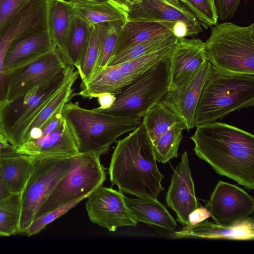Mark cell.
Returning <instances> with one entry per match:
<instances>
[{"label":"cell","mask_w":254,"mask_h":254,"mask_svg":"<svg viewBox=\"0 0 254 254\" xmlns=\"http://www.w3.org/2000/svg\"><path fill=\"white\" fill-rule=\"evenodd\" d=\"M190 137L196 156L215 172L249 190L254 188V136L216 121L196 127Z\"/></svg>","instance_id":"6da1fadb"},{"label":"cell","mask_w":254,"mask_h":254,"mask_svg":"<svg viewBox=\"0 0 254 254\" xmlns=\"http://www.w3.org/2000/svg\"><path fill=\"white\" fill-rule=\"evenodd\" d=\"M152 144L142 122L120 139L112 154L110 180L119 191L137 197L157 199L164 189Z\"/></svg>","instance_id":"7a4b0ae2"},{"label":"cell","mask_w":254,"mask_h":254,"mask_svg":"<svg viewBox=\"0 0 254 254\" xmlns=\"http://www.w3.org/2000/svg\"><path fill=\"white\" fill-rule=\"evenodd\" d=\"M62 115L79 153L99 156L108 153L120 136L132 131L142 122L141 118L120 117L72 102L65 104Z\"/></svg>","instance_id":"3957f363"},{"label":"cell","mask_w":254,"mask_h":254,"mask_svg":"<svg viewBox=\"0 0 254 254\" xmlns=\"http://www.w3.org/2000/svg\"><path fill=\"white\" fill-rule=\"evenodd\" d=\"M254 105V74L223 72L213 66L197 103L194 127Z\"/></svg>","instance_id":"277c9868"},{"label":"cell","mask_w":254,"mask_h":254,"mask_svg":"<svg viewBox=\"0 0 254 254\" xmlns=\"http://www.w3.org/2000/svg\"><path fill=\"white\" fill-rule=\"evenodd\" d=\"M207 61L220 71L254 74V23L225 22L212 26L204 42Z\"/></svg>","instance_id":"5b68a950"},{"label":"cell","mask_w":254,"mask_h":254,"mask_svg":"<svg viewBox=\"0 0 254 254\" xmlns=\"http://www.w3.org/2000/svg\"><path fill=\"white\" fill-rule=\"evenodd\" d=\"M72 65L49 83L0 106V133L16 148L24 141L29 129L47 103L63 85Z\"/></svg>","instance_id":"8992f818"},{"label":"cell","mask_w":254,"mask_h":254,"mask_svg":"<svg viewBox=\"0 0 254 254\" xmlns=\"http://www.w3.org/2000/svg\"><path fill=\"white\" fill-rule=\"evenodd\" d=\"M169 86V58L149 69L115 95V101L110 108L99 111L120 117L143 118L155 104L161 101L168 91Z\"/></svg>","instance_id":"52a82bcc"},{"label":"cell","mask_w":254,"mask_h":254,"mask_svg":"<svg viewBox=\"0 0 254 254\" xmlns=\"http://www.w3.org/2000/svg\"><path fill=\"white\" fill-rule=\"evenodd\" d=\"M106 180L100 156L90 153L73 156L69 171L57 184L34 219L81 198H87Z\"/></svg>","instance_id":"ba28073f"},{"label":"cell","mask_w":254,"mask_h":254,"mask_svg":"<svg viewBox=\"0 0 254 254\" xmlns=\"http://www.w3.org/2000/svg\"><path fill=\"white\" fill-rule=\"evenodd\" d=\"M72 157H32L34 168L21 193L18 234L25 233L42 205L69 171Z\"/></svg>","instance_id":"9c48e42d"},{"label":"cell","mask_w":254,"mask_h":254,"mask_svg":"<svg viewBox=\"0 0 254 254\" xmlns=\"http://www.w3.org/2000/svg\"><path fill=\"white\" fill-rule=\"evenodd\" d=\"M68 64L55 49L34 61L7 73L6 100L12 101L32 89L49 83Z\"/></svg>","instance_id":"30bf717a"},{"label":"cell","mask_w":254,"mask_h":254,"mask_svg":"<svg viewBox=\"0 0 254 254\" xmlns=\"http://www.w3.org/2000/svg\"><path fill=\"white\" fill-rule=\"evenodd\" d=\"M125 195L112 188L99 187L87 197L88 216L94 224L114 232L124 226L136 227L138 221L128 207Z\"/></svg>","instance_id":"8fae6325"},{"label":"cell","mask_w":254,"mask_h":254,"mask_svg":"<svg viewBox=\"0 0 254 254\" xmlns=\"http://www.w3.org/2000/svg\"><path fill=\"white\" fill-rule=\"evenodd\" d=\"M215 223L233 225L247 219L254 210V199L242 188L218 181L206 204Z\"/></svg>","instance_id":"7c38bea8"},{"label":"cell","mask_w":254,"mask_h":254,"mask_svg":"<svg viewBox=\"0 0 254 254\" xmlns=\"http://www.w3.org/2000/svg\"><path fill=\"white\" fill-rule=\"evenodd\" d=\"M207 61L204 42L200 39H178L169 57L168 91L185 85Z\"/></svg>","instance_id":"4fadbf2b"},{"label":"cell","mask_w":254,"mask_h":254,"mask_svg":"<svg viewBox=\"0 0 254 254\" xmlns=\"http://www.w3.org/2000/svg\"><path fill=\"white\" fill-rule=\"evenodd\" d=\"M213 66L207 61L185 85L168 91L161 102L180 118L188 131L194 127V115L202 88Z\"/></svg>","instance_id":"5bb4252c"},{"label":"cell","mask_w":254,"mask_h":254,"mask_svg":"<svg viewBox=\"0 0 254 254\" xmlns=\"http://www.w3.org/2000/svg\"><path fill=\"white\" fill-rule=\"evenodd\" d=\"M166 201L176 213L177 221L184 226L189 224V214L198 207L186 151L174 170Z\"/></svg>","instance_id":"9a60e30c"},{"label":"cell","mask_w":254,"mask_h":254,"mask_svg":"<svg viewBox=\"0 0 254 254\" xmlns=\"http://www.w3.org/2000/svg\"><path fill=\"white\" fill-rule=\"evenodd\" d=\"M47 29L27 34L14 40L6 52L4 67L7 73L55 50Z\"/></svg>","instance_id":"2e32d148"},{"label":"cell","mask_w":254,"mask_h":254,"mask_svg":"<svg viewBox=\"0 0 254 254\" xmlns=\"http://www.w3.org/2000/svg\"><path fill=\"white\" fill-rule=\"evenodd\" d=\"M16 152L32 158L70 157L79 153L76 142L64 120L56 130L23 144Z\"/></svg>","instance_id":"e0dca14e"},{"label":"cell","mask_w":254,"mask_h":254,"mask_svg":"<svg viewBox=\"0 0 254 254\" xmlns=\"http://www.w3.org/2000/svg\"><path fill=\"white\" fill-rule=\"evenodd\" d=\"M171 237L176 239L200 238L253 240L254 221L253 217H249L235 225L225 226L205 220L195 225L185 226L182 230L174 231L172 234Z\"/></svg>","instance_id":"ac0fdd59"},{"label":"cell","mask_w":254,"mask_h":254,"mask_svg":"<svg viewBox=\"0 0 254 254\" xmlns=\"http://www.w3.org/2000/svg\"><path fill=\"white\" fill-rule=\"evenodd\" d=\"M128 18L172 23L182 21L189 25L196 36L203 31L201 23L190 11L180 10L162 0H142L130 6Z\"/></svg>","instance_id":"d6986e66"},{"label":"cell","mask_w":254,"mask_h":254,"mask_svg":"<svg viewBox=\"0 0 254 254\" xmlns=\"http://www.w3.org/2000/svg\"><path fill=\"white\" fill-rule=\"evenodd\" d=\"M175 23L128 18L122 26L112 56L157 36L173 33Z\"/></svg>","instance_id":"ffe728a7"},{"label":"cell","mask_w":254,"mask_h":254,"mask_svg":"<svg viewBox=\"0 0 254 254\" xmlns=\"http://www.w3.org/2000/svg\"><path fill=\"white\" fill-rule=\"evenodd\" d=\"M74 14L69 1L47 0V30L54 48L59 52L64 60L66 40Z\"/></svg>","instance_id":"44dd1931"},{"label":"cell","mask_w":254,"mask_h":254,"mask_svg":"<svg viewBox=\"0 0 254 254\" xmlns=\"http://www.w3.org/2000/svg\"><path fill=\"white\" fill-rule=\"evenodd\" d=\"M75 15L89 26L108 22H126L128 13L109 0L69 1Z\"/></svg>","instance_id":"7402d4cb"},{"label":"cell","mask_w":254,"mask_h":254,"mask_svg":"<svg viewBox=\"0 0 254 254\" xmlns=\"http://www.w3.org/2000/svg\"><path fill=\"white\" fill-rule=\"evenodd\" d=\"M126 202L138 222L174 231L176 221L166 207L157 199L125 196Z\"/></svg>","instance_id":"603a6c76"},{"label":"cell","mask_w":254,"mask_h":254,"mask_svg":"<svg viewBox=\"0 0 254 254\" xmlns=\"http://www.w3.org/2000/svg\"><path fill=\"white\" fill-rule=\"evenodd\" d=\"M34 168V159L16 153L0 157V174L12 193H22Z\"/></svg>","instance_id":"cb8c5ba5"},{"label":"cell","mask_w":254,"mask_h":254,"mask_svg":"<svg viewBox=\"0 0 254 254\" xmlns=\"http://www.w3.org/2000/svg\"><path fill=\"white\" fill-rule=\"evenodd\" d=\"M129 83L118 66H107L86 84L76 95L85 98H97L103 93L116 95Z\"/></svg>","instance_id":"d4e9b609"},{"label":"cell","mask_w":254,"mask_h":254,"mask_svg":"<svg viewBox=\"0 0 254 254\" xmlns=\"http://www.w3.org/2000/svg\"><path fill=\"white\" fill-rule=\"evenodd\" d=\"M179 122V117L161 101L155 104L142 120L152 143Z\"/></svg>","instance_id":"484cf974"},{"label":"cell","mask_w":254,"mask_h":254,"mask_svg":"<svg viewBox=\"0 0 254 254\" xmlns=\"http://www.w3.org/2000/svg\"><path fill=\"white\" fill-rule=\"evenodd\" d=\"M78 75V70H75L74 66L72 65L63 85L40 112L31 125L29 130L33 128L41 129L48 120L62 111L65 104L72 95V86Z\"/></svg>","instance_id":"4316f807"},{"label":"cell","mask_w":254,"mask_h":254,"mask_svg":"<svg viewBox=\"0 0 254 254\" xmlns=\"http://www.w3.org/2000/svg\"><path fill=\"white\" fill-rule=\"evenodd\" d=\"M175 44L117 65L129 84L154 66L169 58Z\"/></svg>","instance_id":"83f0119b"},{"label":"cell","mask_w":254,"mask_h":254,"mask_svg":"<svg viewBox=\"0 0 254 254\" xmlns=\"http://www.w3.org/2000/svg\"><path fill=\"white\" fill-rule=\"evenodd\" d=\"M125 22H108L96 25L99 36V56L93 77L107 66L115 51L122 26Z\"/></svg>","instance_id":"f1b7e54d"},{"label":"cell","mask_w":254,"mask_h":254,"mask_svg":"<svg viewBox=\"0 0 254 254\" xmlns=\"http://www.w3.org/2000/svg\"><path fill=\"white\" fill-rule=\"evenodd\" d=\"M178 38L173 33L157 36L137 44L113 56L107 66L116 65L174 44Z\"/></svg>","instance_id":"f546056e"},{"label":"cell","mask_w":254,"mask_h":254,"mask_svg":"<svg viewBox=\"0 0 254 254\" xmlns=\"http://www.w3.org/2000/svg\"><path fill=\"white\" fill-rule=\"evenodd\" d=\"M89 28V26L75 14L66 40L64 60L67 64L74 66L77 70Z\"/></svg>","instance_id":"4dcf8cb0"},{"label":"cell","mask_w":254,"mask_h":254,"mask_svg":"<svg viewBox=\"0 0 254 254\" xmlns=\"http://www.w3.org/2000/svg\"><path fill=\"white\" fill-rule=\"evenodd\" d=\"M184 125L177 122L156 141L152 143L157 161L165 164L170 159L178 157V151L183 138Z\"/></svg>","instance_id":"1f68e13d"},{"label":"cell","mask_w":254,"mask_h":254,"mask_svg":"<svg viewBox=\"0 0 254 254\" xmlns=\"http://www.w3.org/2000/svg\"><path fill=\"white\" fill-rule=\"evenodd\" d=\"M99 56V36L96 25L89 26L82 48L79 68V75L83 85L93 77Z\"/></svg>","instance_id":"d6a6232c"},{"label":"cell","mask_w":254,"mask_h":254,"mask_svg":"<svg viewBox=\"0 0 254 254\" xmlns=\"http://www.w3.org/2000/svg\"><path fill=\"white\" fill-rule=\"evenodd\" d=\"M21 207V193L0 200V236L18 234Z\"/></svg>","instance_id":"836d02e7"},{"label":"cell","mask_w":254,"mask_h":254,"mask_svg":"<svg viewBox=\"0 0 254 254\" xmlns=\"http://www.w3.org/2000/svg\"><path fill=\"white\" fill-rule=\"evenodd\" d=\"M205 28L217 24L218 15L212 0H179Z\"/></svg>","instance_id":"e575fe53"},{"label":"cell","mask_w":254,"mask_h":254,"mask_svg":"<svg viewBox=\"0 0 254 254\" xmlns=\"http://www.w3.org/2000/svg\"><path fill=\"white\" fill-rule=\"evenodd\" d=\"M85 198H81L71 202L34 219L27 228L25 234L27 236H31L39 233L47 225L64 214Z\"/></svg>","instance_id":"d590c367"},{"label":"cell","mask_w":254,"mask_h":254,"mask_svg":"<svg viewBox=\"0 0 254 254\" xmlns=\"http://www.w3.org/2000/svg\"><path fill=\"white\" fill-rule=\"evenodd\" d=\"M31 0H0V34Z\"/></svg>","instance_id":"8d00e7d4"},{"label":"cell","mask_w":254,"mask_h":254,"mask_svg":"<svg viewBox=\"0 0 254 254\" xmlns=\"http://www.w3.org/2000/svg\"><path fill=\"white\" fill-rule=\"evenodd\" d=\"M241 0H216L218 17L221 20L230 18L237 10Z\"/></svg>","instance_id":"74e56055"},{"label":"cell","mask_w":254,"mask_h":254,"mask_svg":"<svg viewBox=\"0 0 254 254\" xmlns=\"http://www.w3.org/2000/svg\"><path fill=\"white\" fill-rule=\"evenodd\" d=\"M211 216V214L207 208L198 207L193 210L189 215L188 226L199 224Z\"/></svg>","instance_id":"f35d334b"},{"label":"cell","mask_w":254,"mask_h":254,"mask_svg":"<svg viewBox=\"0 0 254 254\" xmlns=\"http://www.w3.org/2000/svg\"><path fill=\"white\" fill-rule=\"evenodd\" d=\"M62 111L48 120L41 127L42 137L48 135L56 130L64 122Z\"/></svg>","instance_id":"ab89813d"},{"label":"cell","mask_w":254,"mask_h":254,"mask_svg":"<svg viewBox=\"0 0 254 254\" xmlns=\"http://www.w3.org/2000/svg\"><path fill=\"white\" fill-rule=\"evenodd\" d=\"M97 98L100 106L94 109L97 111L104 110L110 108L116 99L115 95L110 93H103L98 95Z\"/></svg>","instance_id":"60d3db41"},{"label":"cell","mask_w":254,"mask_h":254,"mask_svg":"<svg viewBox=\"0 0 254 254\" xmlns=\"http://www.w3.org/2000/svg\"><path fill=\"white\" fill-rule=\"evenodd\" d=\"M17 148L10 144L0 133V157L17 153Z\"/></svg>","instance_id":"b9f144b4"},{"label":"cell","mask_w":254,"mask_h":254,"mask_svg":"<svg viewBox=\"0 0 254 254\" xmlns=\"http://www.w3.org/2000/svg\"><path fill=\"white\" fill-rule=\"evenodd\" d=\"M12 193L0 174V200L6 198Z\"/></svg>","instance_id":"7bdbcfd3"},{"label":"cell","mask_w":254,"mask_h":254,"mask_svg":"<svg viewBox=\"0 0 254 254\" xmlns=\"http://www.w3.org/2000/svg\"><path fill=\"white\" fill-rule=\"evenodd\" d=\"M115 3L120 7L127 12L128 13L130 10V6L127 2V0H109Z\"/></svg>","instance_id":"ee69618b"},{"label":"cell","mask_w":254,"mask_h":254,"mask_svg":"<svg viewBox=\"0 0 254 254\" xmlns=\"http://www.w3.org/2000/svg\"><path fill=\"white\" fill-rule=\"evenodd\" d=\"M142 0H127L130 6L139 3Z\"/></svg>","instance_id":"f6af8a7d"},{"label":"cell","mask_w":254,"mask_h":254,"mask_svg":"<svg viewBox=\"0 0 254 254\" xmlns=\"http://www.w3.org/2000/svg\"><path fill=\"white\" fill-rule=\"evenodd\" d=\"M67 1H102L106 0H65Z\"/></svg>","instance_id":"bcb514c9"},{"label":"cell","mask_w":254,"mask_h":254,"mask_svg":"<svg viewBox=\"0 0 254 254\" xmlns=\"http://www.w3.org/2000/svg\"><path fill=\"white\" fill-rule=\"evenodd\" d=\"M212 0L215 1V0Z\"/></svg>","instance_id":"7dc6e473"},{"label":"cell","mask_w":254,"mask_h":254,"mask_svg":"<svg viewBox=\"0 0 254 254\" xmlns=\"http://www.w3.org/2000/svg\"></svg>","instance_id":"c3c4849f"}]
</instances>
